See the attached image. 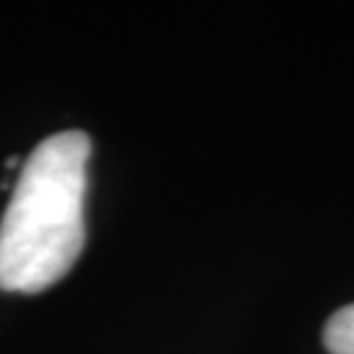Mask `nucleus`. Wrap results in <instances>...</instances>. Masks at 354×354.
Listing matches in <instances>:
<instances>
[{
    "instance_id": "1",
    "label": "nucleus",
    "mask_w": 354,
    "mask_h": 354,
    "mask_svg": "<svg viewBox=\"0 0 354 354\" xmlns=\"http://www.w3.org/2000/svg\"><path fill=\"white\" fill-rule=\"evenodd\" d=\"M92 142L58 131L24 160L0 221V289L37 294L74 268L84 250V200Z\"/></svg>"
},
{
    "instance_id": "2",
    "label": "nucleus",
    "mask_w": 354,
    "mask_h": 354,
    "mask_svg": "<svg viewBox=\"0 0 354 354\" xmlns=\"http://www.w3.org/2000/svg\"><path fill=\"white\" fill-rule=\"evenodd\" d=\"M323 344L330 354H354V304L330 315L323 330Z\"/></svg>"
}]
</instances>
